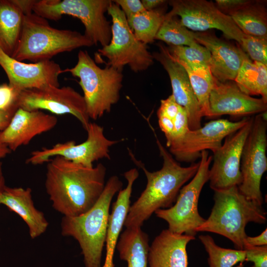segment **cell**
<instances>
[{
    "instance_id": "obj_36",
    "label": "cell",
    "mask_w": 267,
    "mask_h": 267,
    "mask_svg": "<svg viewBox=\"0 0 267 267\" xmlns=\"http://www.w3.org/2000/svg\"><path fill=\"white\" fill-rule=\"evenodd\" d=\"M20 91L9 84L0 85V110H7L15 105Z\"/></svg>"
},
{
    "instance_id": "obj_39",
    "label": "cell",
    "mask_w": 267,
    "mask_h": 267,
    "mask_svg": "<svg viewBox=\"0 0 267 267\" xmlns=\"http://www.w3.org/2000/svg\"><path fill=\"white\" fill-rule=\"evenodd\" d=\"M249 1L250 0H216L215 4L221 12L228 15Z\"/></svg>"
},
{
    "instance_id": "obj_12",
    "label": "cell",
    "mask_w": 267,
    "mask_h": 267,
    "mask_svg": "<svg viewBox=\"0 0 267 267\" xmlns=\"http://www.w3.org/2000/svg\"><path fill=\"white\" fill-rule=\"evenodd\" d=\"M17 103L24 110H47L55 115L71 114L87 131L90 123L84 98L69 86H49L20 91Z\"/></svg>"
},
{
    "instance_id": "obj_15",
    "label": "cell",
    "mask_w": 267,
    "mask_h": 267,
    "mask_svg": "<svg viewBox=\"0 0 267 267\" xmlns=\"http://www.w3.org/2000/svg\"><path fill=\"white\" fill-rule=\"evenodd\" d=\"M252 122L253 117H250L245 125L228 135L222 146L213 153V163L209 169L208 181L214 191L238 186L241 183V154Z\"/></svg>"
},
{
    "instance_id": "obj_11",
    "label": "cell",
    "mask_w": 267,
    "mask_h": 267,
    "mask_svg": "<svg viewBox=\"0 0 267 267\" xmlns=\"http://www.w3.org/2000/svg\"><path fill=\"white\" fill-rule=\"evenodd\" d=\"M87 139L76 144L73 140L59 143L51 148H43L31 152L26 163L37 165L47 162L52 157L59 156L74 163L92 167L93 162L101 159H110V148L120 140H111L104 134L103 127L90 122L86 131Z\"/></svg>"
},
{
    "instance_id": "obj_18",
    "label": "cell",
    "mask_w": 267,
    "mask_h": 267,
    "mask_svg": "<svg viewBox=\"0 0 267 267\" xmlns=\"http://www.w3.org/2000/svg\"><path fill=\"white\" fill-rule=\"evenodd\" d=\"M159 51L152 53L154 59L159 62L168 73L176 102L186 111L190 130L200 128L202 115L198 99L184 67L168 52L167 46L158 44Z\"/></svg>"
},
{
    "instance_id": "obj_32",
    "label": "cell",
    "mask_w": 267,
    "mask_h": 267,
    "mask_svg": "<svg viewBox=\"0 0 267 267\" xmlns=\"http://www.w3.org/2000/svg\"><path fill=\"white\" fill-rule=\"evenodd\" d=\"M167 48L169 53L178 59L188 63L210 66V52L199 44L193 46L168 45Z\"/></svg>"
},
{
    "instance_id": "obj_44",
    "label": "cell",
    "mask_w": 267,
    "mask_h": 267,
    "mask_svg": "<svg viewBox=\"0 0 267 267\" xmlns=\"http://www.w3.org/2000/svg\"><path fill=\"white\" fill-rule=\"evenodd\" d=\"M141 1L146 10H151L158 8L166 1L163 0H142Z\"/></svg>"
},
{
    "instance_id": "obj_33",
    "label": "cell",
    "mask_w": 267,
    "mask_h": 267,
    "mask_svg": "<svg viewBox=\"0 0 267 267\" xmlns=\"http://www.w3.org/2000/svg\"><path fill=\"white\" fill-rule=\"evenodd\" d=\"M240 45L253 61L267 65V37L246 35Z\"/></svg>"
},
{
    "instance_id": "obj_24",
    "label": "cell",
    "mask_w": 267,
    "mask_h": 267,
    "mask_svg": "<svg viewBox=\"0 0 267 267\" xmlns=\"http://www.w3.org/2000/svg\"><path fill=\"white\" fill-rule=\"evenodd\" d=\"M24 16L13 0H0V48L11 57L18 45Z\"/></svg>"
},
{
    "instance_id": "obj_17",
    "label": "cell",
    "mask_w": 267,
    "mask_h": 267,
    "mask_svg": "<svg viewBox=\"0 0 267 267\" xmlns=\"http://www.w3.org/2000/svg\"><path fill=\"white\" fill-rule=\"evenodd\" d=\"M209 107V118L223 115L242 117L267 112V101L244 93L234 82H221L215 79Z\"/></svg>"
},
{
    "instance_id": "obj_29",
    "label": "cell",
    "mask_w": 267,
    "mask_h": 267,
    "mask_svg": "<svg viewBox=\"0 0 267 267\" xmlns=\"http://www.w3.org/2000/svg\"><path fill=\"white\" fill-rule=\"evenodd\" d=\"M165 14L162 10L157 8L145 10L127 19L136 38L147 44L154 42Z\"/></svg>"
},
{
    "instance_id": "obj_19",
    "label": "cell",
    "mask_w": 267,
    "mask_h": 267,
    "mask_svg": "<svg viewBox=\"0 0 267 267\" xmlns=\"http://www.w3.org/2000/svg\"><path fill=\"white\" fill-rule=\"evenodd\" d=\"M192 35L197 43L210 52L209 68L213 77L221 82L234 81L243 62L249 57L243 50L210 31L192 32Z\"/></svg>"
},
{
    "instance_id": "obj_2",
    "label": "cell",
    "mask_w": 267,
    "mask_h": 267,
    "mask_svg": "<svg viewBox=\"0 0 267 267\" xmlns=\"http://www.w3.org/2000/svg\"><path fill=\"white\" fill-rule=\"evenodd\" d=\"M156 138L163 161L162 168L158 171H149L128 149L133 162L143 170L147 184L138 198L130 206L124 223L126 228L141 227L156 211L172 207L180 189L194 176L199 168V161L187 167L181 166Z\"/></svg>"
},
{
    "instance_id": "obj_4",
    "label": "cell",
    "mask_w": 267,
    "mask_h": 267,
    "mask_svg": "<svg viewBox=\"0 0 267 267\" xmlns=\"http://www.w3.org/2000/svg\"><path fill=\"white\" fill-rule=\"evenodd\" d=\"M214 192L211 214L196 229V232L220 234L231 241L237 249L244 250L247 236L246 225L250 222L265 223L266 211L262 206L241 194L237 186Z\"/></svg>"
},
{
    "instance_id": "obj_43",
    "label": "cell",
    "mask_w": 267,
    "mask_h": 267,
    "mask_svg": "<svg viewBox=\"0 0 267 267\" xmlns=\"http://www.w3.org/2000/svg\"><path fill=\"white\" fill-rule=\"evenodd\" d=\"M19 6L24 15L32 13L33 6L37 0H13Z\"/></svg>"
},
{
    "instance_id": "obj_3",
    "label": "cell",
    "mask_w": 267,
    "mask_h": 267,
    "mask_svg": "<svg viewBox=\"0 0 267 267\" xmlns=\"http://www.w3.org/2000/svg\"><path fill=\"white\" fill-rule=\"evenodd\" d=\"M122 186L123 182L118 176H111L106 182L99 198L89 211L78 216H63L62 218L61 234L77 241L86 267H101L110 204L114 196Z\"/></svg>"
},
{
    "instance_id": "obj_40",
    "label": "cell",
    "mask_w": 267,
    "mask_h": 267,
    "mask_svg": "<svg viewBox=\"0 0 267 267\" xmlns=\"http://www.w3.org/2000/svg\"><path fill=\"white\" fill-rule=\"evenodd\" d=\"M157 115L159 127L164 134L166 140H168L171 137L174 131V120L158 112H157Z\"/></svg>"
},
{
    "instance_id": "obj_46",
    "label": "cell",
    "mask_w": 267,
    "mask_h": 267,
    "mask_svg": "<svg viewBox=\"0 0 267 267\" xmlns=\"http://www.w3.org/2000/svg\"><path fill=\"white\" fill-rule=\"evenodd\" d=\"M5 179L2 172V163L0 162V196L5 187Z\"/></svg>"
},
{
    "instance_id": "obj_9",
    "label": "cell",
    "mask_w": 267,
    "mask_h": 267,
    "mask_svg": "<svg viewBox=\"0 0 267 267\" xmlns=\"http://www.w3.org/2000/svg\"><path fill=\"white\" fill-rule=\"evenodd\" d=\"M200 158L197 172L191 181L180 189L175 204L154 213L168 223V229L173 232L195 236L196 229L205 221L199 213L198 204L202 189L209 180L212 156L205 150L201 152Z\"/></svg>"
},
{
    "instance_id": "obj_10",
    "label": "cell",
    "mask_w": 267,
    "mask_h": 267,
    "mask_svg": "<svg viewBox=\"0 0 267 267\" xmlns=\"http://www.w3.org/2000/svg\"><path fill=\"white\" fill-rule=\"evenodd\" d=\"M266 115L265 112L253 117L252 126L242 151L240 165L242 181L238 186L241 194L260 206L263 202L261 179L267 170Z\"/></svg>"
},
{
    "instance_id": "obj_16",
    "label": "cell",
    "mask_w": 267,
    "mask_h": 267,
    "mask_svg": "<svg viewBox=\"0 0 267 267\" xmlns=\"http://www.w3.org/2000/svg\"><path fill=\"white\" fill-rule=\"evenodd\" d=\"M0 66L7 77L9 85L19 91L49 86L59 87L58 77L62 69L53 60L27 63L15 59L0 48Z\"/></svg>"
},
{
    "instance_id": "obj_1",
    "label": "cell",
    "mask_w": 267,
    "mask_h": 267,
    "mask_svg": "<svg viewBox=\"0 0 267 267\" xmlns=\"http://www.w3.org/2000/svg\"><path fill=\"white\" fill-rule=\"evenodd\" d=\"M47 163L45 188L54 210L73 217L95 204L106 184V168L103 164L87 167L59 156Z\"/></svg>"
},
{
    "instance_id": "obj_35",
    "label": "cell",
    "mask_w": 267,
    "mask_h": 267,
    "mask_svg": "<svg viewBox=\"0 0 267 267\" xmlns=\"http://www.w3.org/2000/svg\"><path fill=\"white\" fill-rule=\"evenodd\" d=\"M245 261L253 263L252 267H267V245L246 246Z\"/></svg>"
},
{
    "instance_id": "obj_6",
    "label": "cell",
    "mask_w": 267,
    "mask_h": 267,
    "mask_svg": "<svg viewBox=\"0 0 267 267\" xmlns=\"http://www.w3.org/2000/svg\"><path fill=\"white\" fill-rule=\"evenodd\" d=\"M79 79L90 119L96 120L111 111L119 100L123 86L122 71L111 66L101 68L87 51L80 50L74 67L62 70Z\"/></svg>"
},
{
    "instance_id": "obj_22",
    "label": "cell",
    "mask_w": 267,
    "mask_h": 267,
    "mask_svg": "<svg viewBox=\"0 0 267 267\" xmlns=\"http://www.w3.org/2000/svg\"><path fill=\"white\" fill-rule=\"evenodd\" d=\"M0 204L6 206L23 220L32 239L38 237L46 231L48 222L44 213L35 207L30 188L5 186L0 196Z\"/></svg>"
},
{
    "instance_id": "obj_47",
    "label": "cell",
    "mask_w": 267,
    "mask_h": 267,
    "mask_svg": "<svg viewBox=\"0 0 267 267\" xmlns=\"http://www.w3.org/2000/svg\"><path fill=\"white\" fill-rule=\"evenodd\" d=\"M243 263H239V264L236 266V267H243Z\"/></svg>"
},
{
    "instance_id": "obj_25",
    "label": "cell",
    "mask_w": 267,
    "mask_h": 267,
    "mask_svg": "<svg viewBox=\"0 0 267 267\" xmlns=\"http://www.w3.org/2000/svg\"><path fill=\"white\" fill-rule=\"evenodd\" d=\"M149 237L141 227H128L120 235L116 248L128 267H147Z\"/></svg>"
},
{
    "instance_id": "obj_14",
    "label": "cell",
    "mask_w": 267,
    "mask_h": 267,
    "mask_svg": "<svg viewBox=\"0 0 267 267\" xmlns=\"http://www.w3.org/2000/svg\"><path fill=\"white\" fill-rule=\"evenodd\" d=\"M250 118L244 117L236 122L217 119L198 129H189L179 142L169 148V152L178 162L194 163L203 151L211 150L214 153L217 150L228 135L245 125Z\"/></svg>"
},
{
    "instance_id": "obj_30",
    "label": "cell",
    "mask_w": 267,
    "mask_h": 267,
    "mask_svg": "<svg viewBox=\"0 0 267 267\" xmlns=\"http://www.w3.org/2000/svg\"><path fill=\"white\" fill-rule=\"evenodd\" d=\"M155 40L166 43L168 45L193 46L197 43L194 39L192 31L188 30L177 16L166 13Z\"/></svg>"
},
{
    "instance_id": "obj_28",
    "label": "cell",
    "mask_w": 267,
    "mask_h": 267,
    "mask_svg": "<svg viewBox=\"0 0 267 267\" xmlns=\"http://www.w3.org/2000/svg\"><path fill=\"white\" fill-rule=\"evenodd\" d=\"M172 57L186 70L198 99L202 117H209V96L215 80L209 67L205 65L188 63Z\"/></svg>"
},
{
    "instance_id": "obj_37",
    "label": "cell",
    "mask_w": 267,
    "mask_h": 267,
    "mask_svg": "<svg viewBox=\"0 0 267 267\" xmlns=\"http://www.w3.org/2000/svg\"><path fill=\"white\" fill-rule=\"evenodd\" d=\"M113 1L119 6L127 19L146 10L141 0H115Z\"/></svg>"
},
{
    "instance_id": "obj_13",
    "label": "cell",
    "mask_w": 267,
    "mask_h": 267,
    "mask_svg": "<svg viewBox=\"0 0 267 267\" xmlns=\"http://www.w3.org/2000/svg\"><path fill=\"white\" fill-rule=\"evenodd\" d=\"M172 7L168 13L179 16L181 24L192 31L203 32L216 29L224 36L240 44L245 36L227 14L221 12L211 1L206 0H172L169 1Z\"/></svg>"
},
{
    "instance_id": "obj_20",
    "label": "cell",
    "mask_w": 267,
    "mask_h": 267,
    "mask_svg": "<svg viewBox=\"0 0 267 267\" xmlns=\"http://www.w3.org/2000/svg\"><path fill=\"white\" fill-rule=\"evenodd\" d=\"M57 118L42 110L29 111L18 108L7 126L0 131V141L11 151L27 145L36 136L56 125Z\"/></svg>"
},
{
    "instance_id": "obj_8",
    "label": "cell",
    "mask_w": 267,
    "mask_h": 267,
    "mask_svg": "<svg viewBox=\"0 0 267 267\" xmlns=\"http://www.w3.org/2000/svg\"><path fill=\"white\" fill-rule=\"evenodd\" d=\"M107 13L112 18L111 39L98 49L97 55L107 59V66L122 71L127 65L135 73L148 69L154 63L152 54L136 38L119 6L112 0Z\"/></svg>"
},
{
    "instance_id": "obj_41",
    "label": "cell",
    "mask_w": 267,
    "mask_h": 267,
    "mask_svg": "<svg viewBox=\"0 0 267 267\" xmlns=\"http://www.w3.org/2000/svg\"><path fill=\"white\" fill-rule=\"evenodd\" d=\"M247 245L251 246L267 245V228L260 235L257 236L250 237L247 236L245 239V246Z\"/></svg>"
},
{
    "instance_id": "obj_27",
    "label": "cell",
    "mask_w": 267,
    "mask_h": 267,
    "mask_svg": "<svg viewBox=\"0 0 267 267\" xmlns=\"http://www.w3.org/2000/svg\"><path fill=\"white\" fill-rule=\"evenodd\" d=\"M234 82L244 93L261 95L267 101V65L248 57L243 62Z\"/></svg>"
},
{
    "instance_id": "obj_5",
    "label": "cell",
    "mask_w": 267,
    "mask_h": 267,
    "mask_svg": "<svg viewBox=\"0 0 267 267\" xmlns=\"http://www.w3.org/2000/svg\"><path fill=\"white\" fill-rule=\"evenodd\" d=\"M92 45L84 34L53 28L47 19L32 13L24 15L19 41L12 57L35 63L51 60L60 53Z\"/></svg>"
},
{
    "instance_id": "obj_31",
    "label": "cell",
    "mask_w": 267,
    "mask_h": 267,
    "mask_svg": "<svg viewBox=\"0 0 267 267\" xmlns=\"http://www.w3.org/2000/svg\"><path fill=\"white\" fill-rule=\"evenodd\" d=\"M199 238L208 254L209 267H233L245 261L244 250L221 247L209 235H201Z\"/></svg>"
},
{
    "instance_id": "obj_38",
    "label": "cell",
    "mask_w": 267,
    "mask_h": 267,
    "mask_svg": "<svg viewBox=\"0 0 267 267\" xmlns=\"http://www.w3.org/2000/svg\"><path fill=\"white\" fill-rule=\"evenodd\" d=\"M180 106L175 101L171 94L166 99L161 100L160 106L157 112L161 113L174 120L177 115Z\"/></svg>"
},
{
    "instance_id": "obj_45",
    "label": "cell",
    "mask_w": 267,
    "mask_h": 267,
    "mask_svg": "<svg viewBox=\"0 0 267 267\" xmlns=\"http://www.w3.org/2000/svg\"><path fill=\"white\" fill-rule=\"evenodd\" d=\"M11 151L5 144L0 141V160L5 157Z\"/></svg>"
},
{
    "instance_id": "obj_42",
    "label": "cell",
    "mask_w": 267,
    "mask_h": 267,
    "mask_svg": "<svg viewBox=\"0 0 267 267\" xmlns=\"http://www.w3.org/2000/svg\"><path fill=\"white\" fill-rule=\"evenodd\" d=\"M18 108V105H15L7 110H0V131L7 126Z\"/></svg>"
},
{
    "instance_id": "obj_21",
    "label": "cell",
    "mask_w": 267,
    "mask_h": 267,
    "mask_svg": "<svg viewBox=\"0 0 267 267\" xmlns=\"http://www.w3.org/2000/svg\"><path fill=\"white\" fill-rule=\"evenodd\" d=\"M194 236L163 230L149 245L148 264L150 267H188L187 244Z\"/></svg>"
},
{
    "instance_id": "obj_26",
    "label": "cell",
    "mask_w": 267,
    "mask_h": 267,
    "mask_svg": "<svg viewBox=\"0 0 267 267\" xmlns=\"http://www.w3.org/2000/svg\"><path fill=\"white\" fill-rule=\"evenodd\" d=\"M265 2L250 1L228 14L245 35L267 37V13Z\"/></svg>"
},
{
    "instance_id": "obj_34",
    "label": "cell",
    "mask_w": 267,
    "mask_h": 267,
    "mask_svg": "<svg viewBox=\"0 0 267 267\" xmlns=\"http://www.w3.org/2000/svg\"><path fill=\"white\" fill-rule=\"evenodd\" d=\"M174 124L173 134L171 137L166 140V146L168 148L179 142L189 130L186 111L181 106L174 119Z\"/></svg>"
},
{
    "instance_id": "obj_23",
    "label": "cell",
    "mask_w": 267,
    "mask_h": 267,
    "mask_svg": "<svg viewBox=\"0 0 267 267\" xmlns=\"http://www.w3.org/2000/svg\"><path fill=\"white\" fill-rule=\"evenodd\" d=\"M127 181L124 189H121L113 203L109 215L106 238V253L103 266L101 267H115L113 258L115 250L130 207V198L135 180L139 173L136 168L131 169L124 174Z\"/></svg>"
},
{
    "instance_id": "obj_7",
    "label": "cell",
    "mask_w": 267,
    "mask_h": 267,
    "mask_svg": "<svg viewBox=\"0 0 267 267\" xmlns=\"http://www.w3.org/2000/svg\"><path fill=\"white\" fill-rule=\"evenodd\" d=\"M112 0H40L33 11L46 19L57 21L64 15L79 19L85 27L84 35L93 44L107 45L111 39V25L105 13Z\"/></svg>"
}]
</instances>
